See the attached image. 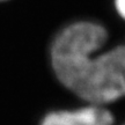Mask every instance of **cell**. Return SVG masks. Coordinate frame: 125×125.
<instances>
[{"label":"cell","mask_w":125,"mask_h":125,"mask_svg":"<svg viewBox=\"0 0 125 125\" xmlns=\"http://www.w3.org/2000/svg\"><path fill=\"white\" fill-rule=\"evenodd\" d=\"M117 12L123 19H125V0H115Z\"/></svg>","instance_id":"3"},{"label":"cell","mask_w":125,"mask_h":125,"mask_svg":"<svg viewBox=\"0 0 125 125\" xmlns=\"http://www.w3.org/2000/svg\"><path fill=\"white\" fill-rule=\"evenodd\" d=\"M114 117L98 104L48 114L41 125H112Z\"/></svg>","instance_id":"2"},{"label":"cell","mask_w":125,"mask_h":125,"mask_svg":"<svg viewBox=\"0 0 125 125\" xmlns=\"http://www.w3.org/2000/svg\"><path fill=\"white\" fill-rule=\"evenodd\" d=\"M107 38L102 26L79 21L59 31L50 52L58 80L82 100L98 105L125 96V45L92 58Z\"/></svg>","instance_id":"1"}]
</instances>
